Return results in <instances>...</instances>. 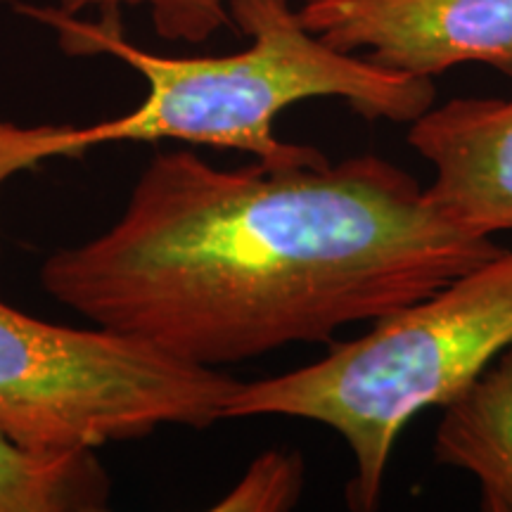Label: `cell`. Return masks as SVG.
Instances as JSON below:
<instances>
[{
  "mask_svg": "<svg viewBox=\"0 0 512 512\" xmlns=\"http://www.w3.org/2000/svg\"><path fill=\"white\" fill-rule=\"evenodd\" d=\"M408 145L432 166L425 195L472 233L512 230V98H453L420 114Z\"/></svg>",
  "mask_w": 512,
  "mask_h": 512,
  "instance_id": "obj_6",
  "label": "cell"
},
{
  "mask_svg": "<svg viewBox=\"0 0 512 512\" xmlns=\"http://www.w3.org/2000/svg\"><path fill=\"white\" fill-rule=\"evenodd\" d=\"M46 24L72 55H112L145 79L147 95L124 117L91 126H57L55 157H79L107 143H178L238 150L266 166L328 159L311 145L283 143L275 121L313 98H339L366 121L413 124L437 102L432 79H418L342 53L306 27L290 0H230L240 53L166 57L133 46L119 12L83 22L55 5L19 8Z\"/></svg>",
  "mask_w": 512,
  "mask_h": 512,
  "instance_id": "obj_2",
  "label": "cell"
},
{
  "mask_svg": "<svg viewBox=\"0 0 512 512\" xmlns=\"http://www.w3.org/2000/svg\"><path fill=\"white\" fill-rule=\"evenodd\" d=\"M377 155L216 169L157 155L98 238L41 268L55 302L181 361L221 368L330 342L501 252Z\"/></svg>",
  "mask_w": 512,
  "mask_h": 512,
  "instance_id": "obj_1",
  "label": "cell"
},
{
  "mask_svg": "<svg viewBox=\"0 0 512 512\" xmlns=\"http://www.w3.org/2000/svg\"><path fill=\"white\" fill-rule=\"evenodd\" d=\"M69 15L88 8L119 12V8H145L150 12L155 31L166 41L204 43L216 31L235 29L230 17V0H53Z\"/></svg>",
  "mask_w": 512,
  "mask_h": 512,
  "instance_id": "obj_9",
  "label": "cell"
},
{
  "mask_svg": "<svg viewBox=\"0 0 512 512\" xmlns=\"http://www.w3.org/2000/svg\"><path fill=\"white\" fill-rule=\"evenodd\" d=\"M55 126H17L0 119V188L22 171L53 159Z\"/></svg>",
  "mask_w": 512,
  "mask_h": 512,
  "instance_id": "obj_11",
  "label": "cell"
},
{
  "mask_svg": "<svg viewBox=\"0 0 512 512\" xmlns=\"http://www.w3.org/2000/svg\"><path fill=\"white\" fill-rule=\"evenodd\" d=\"M107 501L110 477L93 451H34L0 427V512H86Z\"/></svg>",
  "mask_w": 512,
  "mask_h": 512,
  "instance_id": "obj_8",
  "label": "cell"
},
{
  "mask_svg": "<svg viewBox=\"0 0 512 512\" xmlns=\"http://www.w3.org/2000/svg\"><path fill=\"white\" fill-rule=\"evenodd\" d=\"M441 411L434 460L475 477L484 512H512V344Z\"/></svg>",
  "mask_w": 512,
  "mask_h": 512,
  "instance_id": "obj_7",
  "label": "cell"
},
{
  "mask_svg": "<svg viewBox=\"0 0 512 512\" xmlns=\"http://www.w3.org/2000/svg\"><path fill=\"white\" fill-rule=\"evenodd\" d=\"M302 489L304 463L299 453L266 451L214 510H290Z\"/></svg>",
  "mask_w": 512,
  "mask_h": 512,
  "instance_id": "obj_10",
  "label": "cell"
},
{
  "mask_svg": "<svg viewBox=\"0 0 512 512\" xmlns=\"http://www.w3.org/2000/svg\"><path fill=\"white\" fill-rule=\"evenodd\" d=\"M238 384L143 339L0 302V427L34 451H95L169 425L209 430Z\"/></svg>",
  "mask_w": 512,
  "mask_h": 512,
  "instance_id": "obj_4",
  "label": "cell"
},
{
  "mask_svg": "<svg viewBox=\"0 0 512 512\" xmlns=\"http://www.w3.org/2000/svg\"><path fill=\"white\" fill-rule=\"evenodd\" d=\"M512 344V249L373 320L320 361L238 384L223 420L285 415L330 427L354 458L347 505L380 508L396 439L415 415L444 408Z\"/></svg>",
  "mask_w": 512,
  "mask_h": 512,
  "instance_id": "obj_3",
  "label": "cell"
},
{
  "mask_svg": "<svg viewBox=\"0 0 512 512\" xmlns=\"http://www.w3.org/2000/svg\"><path fill=\"white\" fill-rule=\"evenodd\" d=\"M299 17L342 53L418 79L484 64L512 81V0H299Z\"/></svg>",
  "mask_w": 512,
  "mask_h": 512,
  "instance_id": "obj_5",
  "label": "cell"
}]
</instances>
